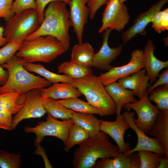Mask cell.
Segmentation results:
<instances>
[{
  "label": "cell",
  "instance_id": "cell-1",
  "mask_svg": "<svg viewBox=\"0 0 168 168\" xmlns=\"http://www.w3.org/2000/svg\"><path fill=\"white\" fill-rule=\"evenodd\" d=\"M67 4L62 0L49 3L44 11L43 21L39 28L25 40H30L42 35H51L61 43L65 52L67 51L70 45L69 30L72 26Z\"/></svg>",
  "mask_w": 168,
  "mask_h": 168
},
{
  "label": "cell",
  "instance_id": "cell-2",
  "mask_svg": "<svg viewBox=\"0 0 168 168\" xmlns=\"http://www.w3.org/2000/svg\"><path fill=\"white\" fill-rule=\"evenodd\" d=\"M26 61L14 55L1 66L7 69L8 75L5 83L0 87V94L11 92L26 93L34 89L47 87L51 83L41 76L27 71L23 64Z\"/></svg>",
  "mask_w": 168,
  "mask_h": 168
},
{
  "label": "cell",
  "instance_id": "cell-3",
  "mask_svg": "<svg viewBox=\"0 0 168 168\" xmlns=\"http://www.w3.org/2000/svg\"><path fill=\"white\" fill-rule=\"evenodd\" d=\"M120 153L108 135L100 131L95 137L79 144L74 153L72 164L75 168H93L98 159L113 157Z\"/></svg>",
  "mask_w": 168,
  "mask_h": 168
},
{
  "label": "cell",
  "instance_id": "cell-4",
  "mask_svg": "<svg viewBox=\"0 0 168 168\" xmlns=\"http://www.w3.org/2000/svg\"><path fill=\"white\" fill-rule=\"evenodd\" d=\"M65 52L61 43L50 35L24 40L15 55L27 62L49 63Z\"/></svg>",
  "mask_w": 168,
  "mask_h": 168
},
{
  "label": "cell",
  "instance_id": "cell-5",
  "mask_svg": "<svg viewBox=\"0 0 168 168\" xmlns=\"http://www.w3.org/2000/svg\"><path fill=\"white\" fill-rule=\"evenodd\" d=\"M72 83L90 105L100 110L105 115L116 113V105L98 77L92 73L82 78L73 79Z\"/></svg>",
  "mask_w": 168,
  "mask_h": 168
},
{
  "label": "cell",
  "instance_id": "cell-6",
  "mask_svg": "<svg viewBox=\"0 0 168 168\" xmlns=\"http://www.w3.org/2000/svg\"><path fill=\"white\" fill-rule=\"evenodd\" d=\"M6 22L3 35L7 43L23 42L35 32L41 24L37 10L32 9L14 14Z\"/></svg>",
  "mask_w": 168,
  "mask_h": 168
},
{
  "label": "cell",
  "instance_id": "cell-7",
  "mask_svg": "<svg viewBox=\"0 0 168 168\" xmlns=\"http://www.w3.org/2000/svg\"><path fill=\"white\" fill-rule=\"evenodd\" d=\"M47 114L46 121L39 122L34 127L26 126L24 128L25 132L35 134L36 138L34 145L35 147L40 145L46 136H52L59 139L66 146L70 129L74 123L73 119L71 118L60 121Z\"/></svg>",
  "mask_w": 168,
  "mask_h": 168
},
{
  "label": "cell",
  "instance_id": "cell-8",
  "mask_svg": "<svg viewBox=\"0 0 168 168\" xmlns=\"http://www.w3.org/2000/svg\"><path fill=\"white\" fill-rule=\"evenodd\" d=\"M102 16L99 33L107 29L121 32L129 21L130 16L127 6L120 0H108Z\"/></svg>",
  "mask_w": 168,
  "mask_h": 168
},
{
  "label": "cell",
  "instance_id": "cell-9",
  "mask_svg": "<svg viewBox=\"0 0 168 168\" xmlns=\"http://www.w3.org/2000/svg\"><path fill=\"white\" fill-rule=\"evenodd\" d=\"M148 94L146 92L139 100L125 105V109L134 111L137 118H133L137 126L145 134H148L151 131L160 111L156 106L151 102L148 99Z\"/></svg>",
  "mask_w": 168,
  "mask_h": 168
},
{
  "label": "cell",
  "instance_id": "cell-10",
  "mask_svg": "<svg viewBox=\"0 0 168 168\" xmlns=\"http://www.w3.org/2000/svg\"><path fill=\"white\" fill-rule=\"evenodd\" d=\"M144 58L143 50L135 49L132 51L129 62L119 67H112L107 72L100 74L98 79L105 86L118 80L129 76L143 68Z\"/></svg>",
  "mask_w": 168,
  "mask_h": 168
},
{
  "label": "cell",
  "instance_id": "cell-11",
  "mask_svg": "<svg viewBox=\"0 0 168 168\" xmlns=\"http://www.w3.org/2000/svg\"><path fill=\"white\" fill-rule=\"evenodd\" d=\"M40 90H33L26 93V99L24 105L13 117L11 130H14L23 120L40 118L47 113L44 105V98L41 95Z\"/></svg>",
  "mask_w": 168,
  "mask_h": 168
},
{
  "label": "cell",
  "instance_id": "cell-12",
  "mask_svg": "<svg viewBox=\"0 0 168 168\" xmlns=\"http://www.w3.org/2000/svg\"><path fill=\"white\" fill-rule=\"evenodd\" d=\"M26 99V93L0 94V128L11 130L13 115L23 106Z\"/></svg>",
  "mask_w": 168,
  "mask_h": 168
},
{
  "label": "cell",
  "instance_id": "cell-13",
  "mask_svg": "<svg viewBox=\"0 0 168 168\" xmlns=\"http://www.w3.org/2000/svg\"><path fill=\"white\" fill-rule=\"evenodd\" d=\"M135 113L134 111L126 110L121 114L128 124L129 128L135 132L138 138L137 142L135 147L130 149L124 154L127 156L141 150L149 151L164 155L166 153L156 138L149 137L137 126L133 120Z\"/></svg>",
  "mask_w": 168,
  "mask_h": 168
},
{
  "label": "cell",
  "instance_id": "cell-14",
  "mask_svg": "<svg viewBox=\"0 0 168 168\" xmlns=\"http://www.w3.org/2000/svg\"><path fill=\"white\" fill-rule=\"evenodd\" d=\"M112 30L110 29H107L103 32L102 45L99 50L94 55L91 67L108 71L112 67L110 64L122 52L123 44L113 48L110 47L108 45V38Z\"/></svg>",
  "mask_w": 168,
  "mask_h": 168
},
{
  "label": "cell",
  "instance_id": "cell-15",
  "mask_svg": "<svg viewBox=\"0 0 168 168\" xmlns=\"http://www.w3.org/2000/svg\"><path fill=\"white\" fill-rule=\"evenodd\" d=\"M168 0H160L153 4L146 11L140 14L135 19L133 25L122 34L123 44L128 42L138 34L145 35L146 27L151 22L152 19Z\"/></svg>",
  "mask_w": 168,
  "mask_h": 168
},
{
  "label": "cell",
  "instance_id": "cell-16",
  "mask_svg": "<svg viewBox=\"0 0 168 168\" xmlns=\"http://www.w3.org/2000/svg\"><path fill=\"white\" fill-rule=\"evenodd\" d=\"M129 128L128 124L121 114L116 115L114 121L101 120L100 130L112 138L120 152L124 154L130 149L129 144L124 140L125 133Z\"/></svg>",
  "mask_w": 168,
  "mask_h": 168
},
{
  "label": "cell",
  "instance_id": "cell-17",
  "mask_svg": "<svg viewBox=\"0 0 168 168\" xmlns=\"http://www.w3.org/2000/svg\"><path fill=\"white\" fill-rule=\"evenodd\" d=\"M88 1V0H71L68 3L70 19L79 44L82 43L84 27L89 16L90 9L86 6Z\"/></svg>",
  "mask_w": 168,
  "mask_h": 168
},
{
  "label": "cell",
  "instance_id": "cell-18",
  "mask_svg": "<svg viewBox=\"0 0 168 168\" xmlns=\"http://www.w3.org/2000/svg\"><path fill=\"white\" fill-rule=\"evenodd\" d=\"M155 46L152 40L149 39L144 48V68L146 73L149 78V82H155L163 69L167 68L168 61H161L155 56L154 52Z\"/></svg>",
  "mask_w": 168,
  "mask_h": 168
},
{
  "label": "cell",
  "instance_id": "cell-19",
  "mask_svg": "<svg viewBox=\"0 0 168 168\" xmlns=\"http://www.w3.org/2000/svg\"><path fill=\"white\" fill-rule=\"evenodd\" d=\"M118 83L123 87L132 90L134 96L139 99L143 96L151 86L149 78L143 68L131 75L118 80Z\"/></svg>",
  "mask_w": 168,
  "mask_h": 168
},
{
  "label": "cell",
  "instance_id": "cell-20",
  "mask_svg": "<svg viewBox=\"0 0 168 168\" xmlns=\"http://www.w3.org/2000/svg\"><path fill=\"white\" fill-rule=\"evenodd\" d=\"M40 91L44 98H50L55 100L78 97L82 95L72 83H54L47 87L40 89Z\"/></svg>",
  "mask_w": 168,
  "mask_h": 168
},
{
  "label": "cell",
  "instance_id": "cell-21",
  "mask_svg": "<svg viewBox=\"0 0 168 168\" xmlns=\"http://www.w3.org/2000/svg\"><path fill=\"white\" fill-rule=\"evenodd\" d=\"M112 158L100 159L96 162L95 168H139L140 162L137 153L128 156L121 153Z\"/></svg>",
  "mask_w": 168,
  "mask_h": 168
},
{
  "label": "cell",
  "instance_id": "cell-22",
  "mask_svg": "<svg viewBox=\"0 0 168 168\" xmlns=\"http://www.w3.org/2000/svg\"><path fill=\"white\" fill-rule=\"evenodd\" d=\"M109 94L116 105V115H120L122 109L128 104L134 102L138 100L134 97L133 91L121 86L117 82L105 86Z\"/></svg>",
  "mask_w": 168,
  "mask_h": 168
},
{
  "label": "cell",
  "instance_id": "cell-23",
  "mask_svg": "<svg viewBox=\"0 0 168 168\" xmlns=\"http://www.w3.org/2000/svg\"><path fill=\"white\" fill-rule=\"evenodd\" d=\"M149 134L156 138L168 154V110L160 111Z\"/></svg>",
  "mask_w": 168,
  "mask_h": 168
},
{
  "label": "cell",
  "instance_id": "cell-24",
  "mask_svg": "<svg viewBox=\"0 0 168 168\" xmlns=\"http://www.w3.org/2000/svg\"><path fill=\"white\" fill-rule=\"evenodd\" d=\"M72 118L75 123L87 132L89 138L95 137L100 131L101 120L96 118L93 114L74 112L72 114Z\"/></svg>",
  "mask_w": 168,
  "mask_h": 168
},
{
  "label": "cell",
  "instance_id": "cell-25",
  "mask_svg": "<svg viewBox=\"0 0 168 168\" xmlns=\"http://www.w3.org/2000/svg\"><path fill=\"white\" fill-rule=\"evenodd\" d=\"M23 66L28 71L35 72L49 82L51 84L59 82L72 83L73 79L65 74L55 73L47 70L40 63H34L25 62Z\"/></svg>",
  "mask_w": 168,
  "mask_h": 168
},
{
  "label": "cell",
  "instance_id": "cell-26",
  "mask_svg": "<svg viewBox=\"0 0 168 168\" xmlns=\"http://www.w3.org/2000/svg\"><path fill=\"white\" fill-rule=\"evenodd\" d=\"M94 50L88 42L75 44L72 47L71 61L85 66L91 67Z\"/></svg>",
  "mask_w": 168,
  "mask_h": 168
},
{
  "label": "cell",
  "instance_id": "cell-27",
  "mask_svg": "<svg viewBox=\"0 0 168 168\" xmlns=\"http://www.w3.org/2000/svg\"><path fill=\"white\" fill-rule=\"evenodd\" d=\"M91 67L70 60L60 64L58 67V73H63L73 79H79L91 74L93 71Z\"/></svg>",
  "mask_w": 168,
  "mask_h": 168
},
{
  "label": "cell",
  "instance_id": "cell-28",
  "mask_svg": "<svg viewBox=\"0 0 168 168\" xmlns=\"http://www.w3.org/2000/svg\"><path fill=\"white\" fill-rule=\"evenodd\" d=\"M57 101L66 108L75 112L96 114L101 117L105 116L100 110L90 105L87 102L79 99L78 97L59 99Z\"/></svg>",
  "mask_w": 168,
  "mask_h": 168
},
{
  "label": "cell",
  "instance_id": "cell-29",
  "mask_svg": "<svg viewBox=\"0 0 168 168\" xmlns=\"http://www.w3.org/2000/svg\"><path fill=\"white\" fill-rule=\"evenodd\" d=\"M43 100L47 112L54 118L63 120L72 118L75 111L66 108L57 100L47 98H44Z\"/></svg>",
  "mask_w": 168,
  "mask_h": 168
},
{
  "label": "cell",
  "instance_id": "cell-30",
  "mask_svg": "<svg viewBox=\"0 0 168 168\" xmlns=\"http://www.w3.org/2000/svg\"><path fill=\"white\" fill-rule=\"evenodd\" d=\"M89 138V135L86 130L74 123L70 129L67 144L63 150L66 152H68L73 146L80 144Z\"/></svg>",
  "mask_w": 168,
  "mask_h": 168
},
{
  "label": "cell",
  "instance_id": "cell-31",
  "mask_svg": "<svg viewBox=\"0 0 168 168\" xmlns=\"http://www.w3.org/2000/svg\"><path fill=\"white\" fill-rule=\"evenodd\" d=\"M150 101H153L161 111L168 110V85L161 86L148 95Z\"/></svg>",
  "mask_w": 168,
  "mask_h": 168
},
{
  "label": "cell",
  "instance_id": "cell-32",
  "mask_svg": "<svg viewBox=\"0 0 168 168\" xmlns=\"http://www.w3.org/2000/svg\"><path fill=\"white\" fill-rule=\"evenodd\" d=\"M137 152L140 159L139 168H158L160 159L164 155L147 150Z\"/></svg>",
  "mask_w": 168,
  "mask_h": 168
},
{
  "label": "cell",
  "instance_id": "cell-33",
  "mask_svg": "<svg viewBox=\"0 0 168 168\" xmlns=\"http://www.w3.org/2000/svg\"><path fill=\"white\" fill-rule=\"evenodd\" d=\"M20 154L9 153L0 150L1 168H19L21 163Z\"/></svg>",
  "mask_w": 168,
  "mask_h": 168
},
{
  "label": "cell",
  "instance_id": "cell-34",
  "mask_svg": "<svg viewBox=\"0 0 168 168\" xmlns=\"http://www.w3.org/2000/svg\"><path fill=\"white\" fill-rule=\"evenodd\" d=\"M22 42L12 41L7 43L0 49V65L10 60L19 50Z\"/></svg>",
  "mask_w": 168,
  "mask_h": 168
},
{
  "label": "cell",
  "instance_id": "cell-35",
  "mask_svg": "<svg viewBox=\"0 0 168 168\" xmlns=\"http://www.w3.org/2000/svg\"><path fill=\"white\" fill-rule=\"evenodd\" d=\"M31 9L37 10L35 0H14L12 4L11 11L14 15Z\"/></svg>",
  "mask_w": 168,
  "mask_h": 168
},
{
  "label": "cell",
  "instance_id": "cell-36",
  "mask_svg": "<svg viewBox=\"0 0 168 168\" xmlns=\"http://www.w3.org/2000/svg\"><path fill=\"white\" fill-rule=\"evenodd\" d=\"M14 0H0V18H2L7 22L13 15L11 11Z\"/></svg>",
  "mask_w": 168,
  "mask_h": 168
},
{
  "label": "cell",
  "instance_id": "cell-37",
  "mask_svg": "<svg viewBox=\"0 0 168 168\" xmlns=\"http://www.w3.org/2000/svg\"><path fill=\"white\" fill-rule=\"evenodd\" d=\"M158 79L148 88L146 92L148 94L152 91L159 86L168 85V69L166 68L158 77Z\"/></svg>",
  "mask_w": 168,
  "mask_h": 168
},
{
  "label": "cell",
  "instance_id": "cell-38",
  "mask_svg": "<svg viewBox=\"0 0 168 168\" xmlns=\"http://www.w3.org/2000/svg\"><path fill=\"white\" fill-rule=\"evenodd\" d=\"M108 0H88L87 6L89 8V18L91 20L94 17L97 11L102 6L106 5Z\"/></svg>",
  "mask_w": 168,
  "mask_h": 168
},
{
  "label": "cell",
  "instance_id": "cell-39",
  "mask_svg": "<svg viewBox=\"0 0 168 168\" xmlns=\"http://www.w3.org/2000/svg\"><path fill=\"white\" fill-rule=\"evenodd\" d=\"M56 0H62L68 4L71 0H35L37 7V11L39 15L41 24L44 19V12L45 7L50 2Z\"/></svg>",
  "mask_w": 168,
  "mask_h": 168
},
{
  "label": "cell",
  "instance_id": "cell-40",
  "mask_svg": "<svg viewBox=\"0 0 168 168\" xmlns=\"http://www.w3.org/2000/svg\"><path fill=\"white\" fill-rule=\"evenodd\" d=\"M165 12V10L157 12L153 16L151 22L152 27L156 32L160 33V27L162 17Z\"/></svg>",
  "mask_w": 168,
  "mask_h": 168
},
{
  "label": "cell",
  "instance_id": "cell-41",
  "mask_svg": "<svg viewBox=\"0 0 168 168\" xmlns=\"http://www.w3.org/2000/svg\"><path fill=\"white\" fill-rule=\"evenodd\" d=\"M35 147L36 149L34 153L38 155H40L42 156L45 162V167L53 168L47 157L44 148L41 146L40 145L36 146Z\"/></svg>",
  "mask_w": 168,
  "mask_h": 168
},
{
  "label": "cell",
  "instance_id": "cell-42",
  "mask_svg": "<svg viewBox=\"0 0 168 168\" xmlns=\"http://www.w3.org/2000/svg\"><path fill=\"white\" fill-rule=\"evenodd\" d=\"M168 29V9H165V12L161 20L160 26V30L162 31Z\"/></svg>",
  "mask_w": 168,
  "mask_h": 168
},
{
  "label": "cell",
  "instance_id": "cell-43",
  "mask_svg": "<svg viewBox=\"0 0 168 168\" xmlns=\"http://www.w3.org/2000/svg\"><path fill=\"white\" fill-rule=\"evenodd\" d=\"M8 75L7 71L0 65V87L5 83L8 79Z\"/></svg>",
  "mask_w": 168,
  "mask_h": 168
},
{
  "label": "cell",
  "instance_id": "cell-44",
  "mask_svg": "<svg viewBox=\"0 0 168 168\" xmlns=\"http://www.w3.org/2000/svg\"><path fill=\"white\" fill-rule=\"evenodd\" d=\"M168 168V154L166 153L160 159L159 165L158 168Z\"/></svg>",
  "mask_w": 168,
  "mask_h": 168
},
{
  "label": "cell",
  "instance_id": "cell-45",
  "mask_svg": "<svg viewBox=\"0 0 168 168\" xmlns=\"http://www.w3.org/2000/svg\"><path fill=\"white\" fill-rule=\"evenodd\" d=\"M3 30L4 27L0 26V47L4 45L7 43V39L3 35Z\"/></svg>",
  "mask_w": 168,
  "mask_h": 168
},
{
  "label": "cell",
  "instance_id": "cell-46",
  "mask_svg": "<svg viewBox=\"0 0 168 168\" xmlns=\"http://www.w3.org/2000/svg\"><path fill=\"white\" fill-rule=\"evenodd\" d=\"M127 0H120V2L121 3H124Z\"/></svg>",
  "mask_w": 168,
  "mask_h": 168
},
{
  "label": "cell",
  "instance_id": "cell-47",
  "mask_svg": "<svg viewBox=\"0 0 168 168\" xmlns=\"http://www.w3.org/2000/svg\"></svg>",
  "mask_w": 168,
  "mask_h": 168
}]
</instances>
